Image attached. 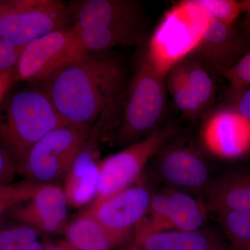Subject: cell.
<instances>
[{
	"mask_svg": "<svg viewBox=\"0 0 250 250\" xmlns=\"http://www.w3.org/2000/svg\"><path fill=\"white\" fill-rule=\"evenodd\" d=\"M174 138L154 157L158 176L170 188L205 194L213 180L208 161L196 147Z\"/></svg>",
	"mask_w": 250,
	"mask_h": 250,
	"instance_id": "10",
	"label": "cell"
},
{
	"mask_svg": "<svg viewBox=\"0 0 250 250\" xmlns=\"http://www.w3.org/2000/svg\"><path fill=\"white\" fill-rule=\"evenodd\" d=\"M91 131L90 126L74 123L50 131L31 147L18 174L37 184L65 178Z\"/></svg>",
	"mask_w": 250,
	"mask_h": 250,
	"instance_id": "5",
	"label": "cell"
},
{
	"mask_svg": "<svg viewBox=\"0 0 250 250\" xmlns=\"http://www.w3.org/2000/svg\"><path fill=\"white\" fill-rule=\"evenodd\" d=\"M45 236L25 224L0 225V250H48Z\"/></svg>",
	"mask_w": 250,
	"mask_h": 250,
	"instance_id": "21",
	"label": "cell"
},
{
	"mask_svg": "<svg viewBox=\"0 0 250 250\" xmlns=\"http://www.w3.org/2000/svg\"><path fill=\"white\" fill-rule=\"evenodd\" d=\"M70 123L40 85L19 90L0 102V144L14 158L18 171L34 145L50 131Z\"/></svg>",
	"mask_w": 250,
	"mask_h": 250,
	"instance_id": "3",
	"label": "cell"
},
{
	"mask_svg": "<svg viewBox=\"0 0 250 250\" xmlns=\"http://www.w3.org/2000/svg\"><path fill=\"white\" fill-rule=\"evenodd\" d=\"M24 46H15L0 37V75H9L14 80L20 55Z\"/></svg>",
	"mask_w": 250,
	"mask_h": 250,
	"instance_id": "26",
	"label": "cell"
},
{
	"mask_svg": "<svg viewBox=\"0 0 250 250\" xmlns=\"http://www.w3.org/2000/svg\"><path fill=\"white\" fill-rule=\"evenodd\" d=\"M177 133L173 125L161 126L139 142L100 161L98 195L93 202L101 201L132 186L145 166Z\"/></svg>",
	"mask_w": 250,
	"mask_h": 250,
	"instance_id": "9",
	"label": "cell"
},
{
	"mask_svg": "<svg viewBox=\"0 0 250 250\" xmlns=\"http://www.w3.org/2000/svg\"><path fill=\"white\" fill-rule=\"evenodd\" d=\"M72 25L66 4L59 0H0V37L15 46Z\"/></svg>",
	"mask_w": 250,
	"mask_h": 250,
	"instance_id": "6",
	"label": "cell"
},
{
	"mask_svg": "<svg viewBox=\"0 0 250 250\" xmlns=\"http://www.w3.org/2000/svg\"><path fill=\"white\" fill-rule=\"evenodd\" d=\"M207 206L214 213H250V172L236 171L213 179L206 192Z\"/></svg>",
	"mask_w": 250,
	"mask_h": 250,
	"instance_id": "17",
	"label": "cell"
},
{
	"mask_svg": "<svg viewBox=\"0 0 250 250\" xmlns=\"http://www.w3.org/2000/svg\"><path fill=\"white\" fill-rule=\"evenodd\" d=\"M153 192L144 185H132L101 201L93 202L83 213L113 232L131 236L134 227L149 212Z\"/></svg>",
	"mask_w": 250,
	"mask_h": 250,
	"instance_id": "12",
	"label": "cell"
},
{
	"mask_svg": "<svg viewBox=\"0 0 250 250\" xmlns=\"http://www.w3.org/2000/svg\"><path fill=\"white\" fill-rule=\"evenodd\" d=\"M202 139L208 152L222 158L242 155L250 148V121L231 107L220 108L207 117Z\"/></svg>",
	"mask_w": 250,
	"mask_h": 250,
	"instance_id": "14",
	"label": "cell"
},
{
	"mask_svg": "<svg viewBox=\"0 0 250 250\" xmlns=\"http://www.w3.org/2000/svg\"><path fill=\"white\" fill-rule=\"evenodd\" d=\"M48 250H74L66 242H62L57 245H52Z\"/></svg>",
	"mask_w": 250,
	"mask_h": 250,
	"instance_id": "32",
	"label": "cell"
},
{
	"mask_svg": "<svg viewBox=\"0 0 250 250\" xmlns=\"http://www.w3.org/2000/svg\"><path fill=\"white\" fill-rule=\"evenodd\" d=\"M166 86L176 108L184 118L197 119L206 111L183 77L173 66L170 67L166 75Z\"/></svg>",
	"mask_w": 250,
	"mask_h": 250,
	"instance_id": "22",
	"label": "cell"
},
{
	"mask_svg": "<svg viewBox=\"0 0 250 250\" xmlns=\"http://www.w3.org/2000/svg\"><path fill=\"white\" fill-rule=\"evenodd\" d=\"M64 233L65 242L74 250H113L123 246L130 238L110 231L85 213L67 224Z\"/></svg>",
	"mask_w": 250,
	"mask_h": 250,
	"instance_id": "18",
	"label": "cell"
},
{
	"mask_svg": "<svg viewBox=\"0 0 250 250\" xmlns=\"http://www.w3.org/2000/svg\"><path fill=\"white\" fill-rule=\"evenodd\" d=\"M18 173L14 158L9 151L0 144V187L14 183Z\"/></svg>",
	"mask_w": 250,
	"mask_h": 250,
	"instance_id": "28",
	"label": "cell"
},
{
	"mask_svg": "<svg viewBox=\"0 0 250 250\" xmlns=\"http://www.w3.org/2000/svg\"><path fill=\"white\" fill-rule=\"evenodd\" d=\"M206 14L190 0L171 10L154 31L147 54L167 73L196 47L205 26Z\"/></svg>",
	"mask_w": 250,
	"mask_h": 250,
	"instance_id": "8",
	"label": "cell"
},
{
	"mask_svg": "<svg viewBox=\"0 0 250 250\" xmlns=\"http://www.w3.org/2000/svg\"><path fill=\"white\" fill-rule=\"evenodd\" d=\"M224 77L229 82L233 90L241 89L250 85V51L240 59Z\"/></svg>",
	"mask_w": 250,
	"mask_h": 250,
	"instance_id": "27",
	"label": "cell"
},
{
	"mask_svg": "<svg viewBox=\"0 0 250 250\" xmlns=\"http://www.w3.org/2000/svg\"><path fill=\"white\" fill-rule=\"evenodd\" d=\"M168 218L172 230L192 231L204 226L206 216L203 207L189 192L169 188Z\"/></svg>",
	"mask_w": 250,
	"mask_h": 250,
	"instance_id": "19",
	"label": "cell"
},
{
	"mask_svg": "<svg viewBox=\"0 0 250 250\" xmlns=\"http://www.w3.org/2000/svg\"><path fill=\"white\" fill-rule=\"evenodd\" d=\"M192 4L210 17L224 24L233 25L241 13L244 12L243 1L235 0H190Z\"/></svg>",
	"mask_w": 250,
	"mask_h": 250,
	"instance_id": "24",
	"label": "cell"
},
{
	"mask_svg": "<svg viewBox=\"0 0 250 250\" xmlns=\"http://www.w3.org/2000/svg\"><path fill=\"white\" fill-rule=\"evenodd\" d=\"M246 16L243 18V29L246 35L250 36V1H243Z\"/></svg>",
	"mask_w": 250,
	"mask_h": 250,
	"instance_id": "30",
	"label": "cell"
},
{
	"mask_svg": "<svg viewBox=\"0 0 250 250\" xmlns=\"http://www.w3.org/2000/svg\"><path fill=\"white\" fill-rule=\"evenodd\" d=\"M39 186L24 180L0 187V218L17 206L29 201Z\"/></svg>",
	"mask_w": 250,
	"mask_h": 250,
	"instance_id": "25",
	"label": "cell"
},
{
	"mask_svg": "<svg viewBox=\"0 0 250 250\" xmlns=\"http://www.w3.org/2000/svg\"><path fill=\"white\" fill-rule=\"evenodd\" d=\"M24 203L15 207L8 215L45 236L64 231L69 204L62 187L57 184H39L32 198Z\"/></svg>",
	"mask_w": 250,
	"mask_h": 250,
	"instance_id": "13",
	"label": "cell"
},
{
	"mask_svg": "<svg viewBox=\"0 0 250 250\" xmlns=\"http://www.w3.org/2000/svg\"><path fill=\"white\" fill-rule=\"evenodd\" d=\"M89 53L73 25L52 31L23 47L14 81L42 82Z\"/></svg>",
	"mask_w": 250,
	"mask_h": 250,
	"instance_id": "7",
	"label": "cell"
},
{
	"mask_svg": "<svg viewBox=\"0 0 250 250\" xmlns=\"http://www.w3.org/2000/svg\"><path fill=\"white\" fill-rule=\"evenodd\" d=\"M166 75L147 52L128 83L121 122L113 135L116 146L126 147L159 129L167 106Z\"/></svg>",
	"mask_w": 250,
	"mask_h": 250,
	"instance_id": "4",
	"label": "cell"
},
{
	"mask_svg": "<svg viewBox=\"0 0 250 250\" xmlns=\"http://www.w3.org/2000/svg\"><path fill=\"white\" fill-rule=\"evenodd\" d=\"M132 246L141 250H234L223 232L203 227L192 231L135 230Z\"/></svg>",
	"mask_w": 250,
	"mask_h": 250,
	"instance_id": "15",
	"label": "cell"
},
{
	"mask_svg": "<svg viewBox=\"0 0 250 250\" xmlns=\"http://www.w3.org/2000/svg\"><path fill=\"white\" fill-rule=\"evenodd\" d=\"M14 81L12 77L9 75H0V102L4 98L5 92L9 86L10 82Z\"/></svg>",
	"mask_w": 250,
	"mask_h": 250,
	"instance_id": "31",
	"label": "cell"
},
{
	"mask_svg": "<svg viewBox=\"0 0 250 250\" xmlns=\"http://www.w3.org/2000/svg\"><path fill=\"white\" fill-rule=\"evenodd\" d=\"M223 232L234 250H250V213H219Z\"/></svg>",
	"mask_w": 250,
	"mask_h": 250,
	"instance_id": "23",
	"label": "cell"
},
{
	"mask_svg": "<svg viewBox=\"0 0 250 250\" xmlns=\"http://www.w3.org/2000/svg\"><path fill=\"white\" fill-rule=\"evenodd\" d=\"M173 67L183 77L205 110L209 108L215 100L213 74L200 61L189 54Z\"/></svg>",
	"mask_w": 250,
	"mask_h": 250,
	"instance_id": "20",
	"label": "cell"
},
{
	"mask_svg": "<svg viewBox=\"0 0 250 250\" xmlns=\"http://www.w3.org/2000/svg\"><path fill=\"white\" fill-rule=\"evenodd\" d=\"M231 108L250 121V85L241 89L233 90Z\"/></svg>",
	"mask_w": 250,
	"mask_h": 250,
	"instance_id": "29",
	"label": "cell"
},
{
	"mask_svg": "<svg viewBox=\"0 0 250 250\" xmlns=\"http://www.w3.org/2000/svg\"><path fill=\"white\" fill-rule=\"evenodd\" d=\"M125 250H141L140 249H138V248H134V247H131V248H129V249H126Z\"/></svg>",
	"mask_w": 250,
	"mask_h": 250,
	"instance_id": "33",
	"label": "cell"
},
{
	"mask_svg": "<svg viewBox=\"0 0 250 250\" xmlns=\"http://www.w3.org/2000/svg\"><path fill=\"white\" fill-rule=\"evenodd\" d=\"M250 51V41L245 34L206 14L201 38L189 55L200 61L213 75L224 76Z\"/></svg>",
	"mask_w": 250,
	"mask_h": 250,
	"instance_id": "11",
	"label": "cell"
},
{
	"mask_svg": "<svg viewBox=\"0 0 250 250\" xmlns=\"http://www.w3.org/2000/svg\"><path fill=\"white\" fill-rule=\"evenodd\" d=\"M72 25L89 52L141 43L146 34L141 3L135 0H74L66 4Z\"/></svg>",
	"mask_w": 250,
	"mask_h": 250,
	"instance_id": "2",
	"label": "cell"
},
{
	"mask_svg": "<svg viewBox=\"0 0 250 250\" xmlns=\"http://www.w3.org/2000/svg\"><path fill=\"white\" fill-rule=\"evenodd\" d=\"M40 83L65 120L90 126L100 141L118 128L129 81L122 59L111 50L90 52Z\"/></svg>",
	"mask_w": 250,
	"mask_h": 250,
	"instance_id": "1",
	"label": "cell"
},
{
	"mask_svg": "<svg viewBox=\"0 0 250 250\" xmlns=\"http://www.w3.org/2000/svg\"><path fill=\"white\" fill-rule=\"evenodd\" d=\"M99 144L90 135L65 176L63 190L69 206L80 207L96 198L100 164L98 161Z\"/></svg>",
	"mask_w": 250,
	"mask_h": 250,
	"instance_id": "16",
	"label": "cell"
}]
</instances>
